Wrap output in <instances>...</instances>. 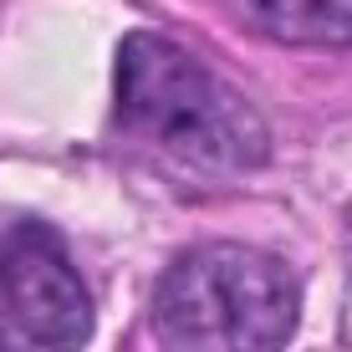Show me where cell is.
Listing matches in <instances>:
<instances>
[{"label": "cell", "instance_id": "obj_1", "mask_svg": "<svg viewBox=\"0 0 352 352\" xmlns=\"http://www.w3.org/2000/svg\"><path fill=\"white\" fill-rule=\"evenodd\" d=\"M118 128L204 179L250 174L271 153L256 107L210 62L153 31L128 36L118 52Z\"/></svg>", "mask_w": 352, "mask_h": 352}, {"label": "cell", "instance_id": "obj_2", "mask_svg": "<svg viewBox=\"0 0 352 352\" xmlns=\"http://www.w3.org/2000/svg\"><path fill=\"white\" fill-rule=\"evenodd\" d=\"M301 322V286L256 245H194L153 291L164 352H281Z\"/></svg>", "mask_w": 352, "mask_h": 352}, {"label": "cell", "instance_id": "obj_3", "mask_svg": "<svg viewBox=\"0 0 352 352\" xmlns=\"http://www.w3.org/2000/svg\"><path fill=\"white\" fill-rule=\"evenodd\" d=\"M92 337V296L56 230H0V352H77Z\"/></svg>", "mask_w": 352, "mask_h": 352}, {"label": "cell", "instance_id": "obj_4", "mask_svg": "<svg viewBox=\"0 0 352 352\" xmlns=\"http://www.w3.org/2000/svg\"><path fill=\"white\" fill-rule=\"evenodd\" d=\"M230 10L286 46H352V0H230Z\"/></svg>", "mask_w": 352, "mask_h": 352}]
</instances>
